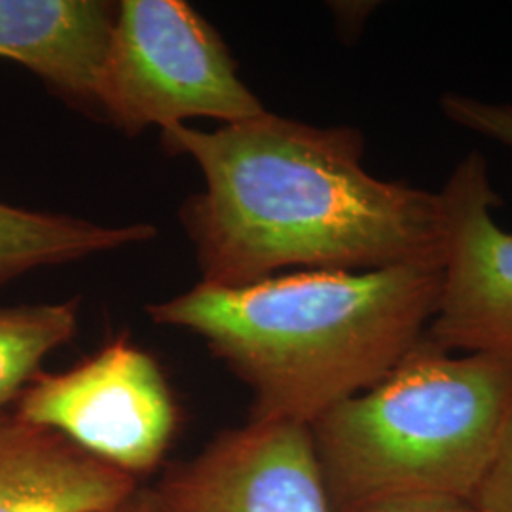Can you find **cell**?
Masks as SVG:
<instances>
[{"instance_id": "6", "label": "cell", "mask_w": 512, "mask_h": 512, "mask_svg": "<svg viewBox=\"0 0 512 512\" xmlns=\"http://www.w3.org/2000/svg\"><path fill=\"white\" fill-rule=\"evenodd\" d=\"M439 194L446 247L437 308L421 340L512 361V232L492 215L499 196L484 156L467 154Z\"/></svg>"}, {"instance_id": "2", "label": "cell", "mask_w": 512, "mask_h": 512, "mask_svg": "<svg viewBox=\"0 0 512 512\" xmlns=\"http://www.w3.org/2000/svg\"><path fill=\"white\" fill-rule=\"evenodd\" d=\"M440 279V264L302 270L239 287L202 281L147 311L200 336L251 389V420L311 425L420 344Z\"/></svg>"}, {"instance_id": "3", "label": "cell", "mask_w": 512, "mask_h": 512, "mask_svg": "<svg viewBox=\"0 0 512 512\" xmlns=\"http://www.w3.org/2000/svg\"><path fill=\"white\" fill-rule=\"evenodd\" d=\"M512 418V361L421 340L310 425L332 512L475 497Z\"/></svg>"}, {"instance_id": "12", "label": "cell", "mask_w": 512, "mask_h": 512, "mask_svg": "<svg viewBox=\"0 0 512 512\" xmlns=\"http://www.w3.org/2000/svg\"><path fill=\"white\" fill-rule=\"evenodd\" d=\"M439 105L442 114L459 128L469 129L512 148V103L448 92L440 97Z\"/></svg>"}, {"instance_id": "13", "label": "cell", "mask_w": 512, "mask_h": 512, "mask_svg": "<svg viewBox=\"0 0 512 512\" xmlns=\"http://www.w3.org/2000/svg\"><path fill=\"white\" fill-rule=\"evenodd\" d=\"M471 505L476 512H512V418Z\"/></svg>"}, {"instance_id": "5", "label": "cell", "mask_w": 512, "mask_h": 512, "mask_svg": "<svg viewBox=\"0 0 512 512\" xmlns=\"http://www.w3.org/2000/svg\"><path fill=\"white\" fill-rule=\"evenodd\" d=\"M12 410L133 478L158 467L179 425L162 368L126 338L63 372H40Z\"/></svg>"}, {"instance_id": "11", "label": "cell", "mask_w": 512, "mask_h": 512, "mask_svg": "<svg viewBox=\"0 0 512 512\" xmlns=\"http://www.w3.org/2000/svg\"><path fill=\"white\" fill-rule=\"evenodd\" d=\"M78 330V300L0 306V412L18 403L42 361Z\"/></svg>"}, {"instance_id": "7", "label": "cell", "mask_w": 512, "mask_h": 512, "mask_svg": "<svg viewBox=\"0 0 512 512\" xmlns=\"http://www.w3.org/2000/svg\"><path fill=\"white\" fill-rule=\"evenodd\" d=\"M156 512H332L310 425L249 420L150 490Z\"/></svg>"}, {"instance_id": "4", "label": "cell", "mask_w": 512, "mask_h": 512, "mask_svg": "<svg viewBox=\"0 0 512 512\" xmlns=\"http://www.w3.org/2000/svg\"><path fill=\"white\" fill-rule=\"evenodd\" d=\"M262 112L224 40L190 4L118 2L97 82L99 116L137 135L190 118L238 124Z\"/></svg>"}, {"instance_id": "14", "label": "cell", "mask_w": 512, "mask_h": 512, "mask_svg": "<svg viewBox=\"0 0 512 512\" xmlns=\"http://www.w3.org/2000/svg\"><path fill=\"white\" fill-rule=\"evenodd\" d=\"M342 512H476L467 501H385Z\"/></svg>"}, {"instance_id": "8", "label": "cell", "mask_w": 512, "mask_h": 512, "mask_svg": "<svg viewBox=\"0 0 512 512\" xmlns=\"http://www.w3.org/2000/svg\"><path fill=\"white\" fill-rule=\"evenodd\" d=\"M116 6L103 0H0V57L74 109L97 114V82Z\"/></svg>"}, {"instance_id": "15", "label": "cell", "mask_w": 512, "mask_h": 512, "mask_svg": "<svg viewBox=\"0 0 512 512\" xmlns=\"http://www.w3.org/2000/svg\"><path fill=\"white\" fill-rule=\"evenodd\" d=\"M99 512H156L152 505V495L150 490H137L135 494L129 495L128 499L112 505L109 509H103Z\"/></svg>"}, {"instance_id": "9", "label": "cell", "mask_w": 512, "mask_h": 512, "mask_svg": "<svg viewBox=\"0 0 512 512\" xmlns=\"http://www.w3.org/2000/svg\"><path fill=\"white\" fill-rule=\"evenodd\" d=\"M137 490V478L14 410L0 412V512H99Z\"/></svg>"}, {"instance_id": "1", "label": "cell", "mask_w": 512, "mask_h": 512, "mask_svg": "<svg viewBox=\"0 0 512 512\" xmlns=\"http://www.w3.org/2000/svg\"><path fill=\"white\" fill-rule=\"evenodd\" d=\"M162 143L202 169L205 186L181 219L203 283L239 287L289 268L442 266L439 192L368 173L359 129L266 110L215 131L165 128Z\"/></svg>"}, {"instance_id": "10", "label": "cell", "mask_w": 512, "mask_h": 512, "mask_svg": "<svg viewBox=\"0 0 512 512\" xmlns=\"http://www.w3.org/2000/svg\"><path fill=\"white\" fill-rule=\"evenodd\" d=\"M156 236L150 224L103 226L0 202V285L38 268L109 253Z\"/></svg>"}]
</instances>
